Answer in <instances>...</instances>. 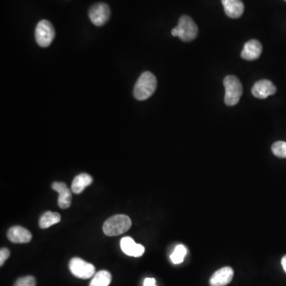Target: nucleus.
I'll return each instance as SVG.
<instances>
[{"mask_svg": "<svg viewBox=\"0 0 286 286\" xmlns=\"http://www.w3.org/2000/svg\"><path fill=\"white\" fill-rule=\"evenodd\" d=\"M157 88V79L150 72L140 76L134 87V96L138 100H146L154 94Z\"/></svg>", "mask_w": 286, "mask_h": 286, "instance_id": "obj_1", "label": "nucleus"}, {"mask_svg": "<svg viewBox=\"0 0 286 286\" xmlns=\"http://www.w3.org/2000/svg\"><path fill=\"white\" fill-rule=\"evenodd\" d=\"M132 223L126 214H115L103 223V230L108 236H118L124 234L131 228Z\"/></svg>", "mask_w": 286, "mask_h": 286, "instance_id": "obj_2", "label": "nucleus"}, {"mask_svg": "<svg viewBox=\"0 0 286 286\" xmlns=\"http://www.w3.org/2000/svg\"><path fill=\"white\" fill-rule=\"evenodd\" d=\"M223 85L225 87L224 102L226 105L231 106L237 104L243 91L240 80L236 76H227L223 80Z\"/></svg>", "mask_w": 286, "mask_h": 286, "instance_id": "obj_3", "label": "nucleus"}, {"mask_svg": "<svg viewBox=\"0 0 286 286\" xmlns=\"http://www.w3.org/2000/svg\"><path fill=\"white\" fill-rule=\"evenodd\" d=\"M176 28L178 30V37L183 42H191L198 37V26L189 16H182Z\"/></svg>", "mask_w": 286, "mask_h": 286, "instance_id": "obj_4", "label": "nucleus"}, {"mask_svg": "<svg viewBox=\"0 0 286 286\" xmlns=\"http://www.w3.org/2000/svg\"><path fill=\"white\" fill-rule=\"evenodd\" d=\"M55 30L50 22L42 20L35 30V39L41 47H48L55 39Z\"/></svg>", "mask_w": 286, "mask_h": 286, "instance_id": "obj_5", "label": "nucleus"}, {"mask_svg": "<svg viewBox=\"0 0 286 286\" xmlns=\"http://www.w3.org/2000/svg\"><path fill=\"white\" fill-rule=\"evenodd\" d=\"M68 267L72 274L80 279H89L93 278L96 272V269L93 264L88 263L80 258H72Z\"/></svg>", "mask_w": 286, "mask_h": 286, "instance_id": "obj_6", "label": "nucleus"}, {"mask_svg": "<svg viewBox=\"0 0 286 286\" xmlns=\"http://www.w3.org/2000/svg\"><path fill=\"white\" fill-rule=\"evenodd\" d=\"M89 19L95 26H101L109 21L111 10L106 4L100 3L93 5L88 11Z\"/></svg>", "mask_w": 286, "mask_h": 286, "instance_id": "obj_7", "label": "nucleus"}, {"mask_svg": "<svg viewBox=\"0 0 286 286\" xmlns=\"http://www.w3.org/2000/svg\"><path fill=\"white\" fill-rule=\"evenodd\" d=\"M277 87L271 82V80H258L254 84L252 93L255 97L258 99H265L268 96L275 94Z\"/></svg>", "mask_w": 286, "mask_h": 286, "instance_id": "obj_8", "label": "nucleus"}, {"mask_svg": "<svg viewBox=\"0 0 286 286\" xmlns=\"http://www.w3.org/2000/svg\"><path fill=\"white\" fill-rule=\"evenodd\" d=\"M52 189L59 194L58 198V205L62 209H66L71 205L72 192L67 185L63 182H53Z\"/></svg>", "mask_w": 286, "mask_h": 286, "instance_id": "obj_9", "label": "nucleus"}, {"mask_svg": "<svg viewBox=\"0 0 286 286\" xmlns=\"http://www.w3.org/2000/svg\"><path fill=\"white\" fill-rule=\"evenodd\" d=\"M121 249L125 255L128 256L141 257L145 252V247L141 244H137L135 240L131 237H124L121 239Z\"/></svg>", "mask_w": 286, "mask_h": 286, "instance_id": "obj_10", "label": "nucleus"}, {"mask_svg": "<svg viewBox=\"0 0 286 286\" xmlns=\"http://www.w3.org/2000/svg\"><path fill=\"white\" fill-rule=\"evenodd\" d=\"M262 46L260 42L255 39L249 40L244 45L241 57L246 61H254L258 59L262 55Z\"/></svg>", "mask_w": 286, "mask_h": 286, "instance_id": "obj_11", "label": "nucleus"}, {"mask_svg": "<svg viewBox=\"0 0 286 286\" xmlns=\"http://www.w3.org/2000/svg\"><path fill=\"white\" fill-rule=\"evenodd\" d=\"M234 276V271L230 267H223L214 273L210 278L211 286H226L231 281Z\"/></svg>", "mask_w": 286, "mask_h": 286, "instance_id": "obj_12", "label": "nucleus"}, {"mask_svg": "<svg viewBox=\"0 0 286 286\" xmlns=\"http://www.w3.org/2000/svg\"><path fill=\"white\" fill-rule=\"evenodd\" d=\"M7 238L14 243H27L31 240L32 234L24 227L14 226L9 229Z\"/></svg>", "mask_w": 286, "mask_h": 286, "instance_id": "obj_13", "label": "nucleus"}, {"mask_svg": "<svg viewBox=\"0 0 286 286\" xmlns=\"http://www.w3.org/2000/svg\"><path fill=\"white\" fill-rule=\"evenodd\" d=\"M224 11L229 17L238 19L244 12V4L241 0H221Z\"/></svg>", "mask_w": 286, "mask_h": 286, "instance_id": "obj_14", "label": "nucleus"}, {"mask_svg": "<svg viewBox=\"0 0 286 286\" xmlns=\"http://www.w3.org/2000/svg\"><path fill=\"white\" fill-rule=\"evenodd\" d=\"M93 178L87 173H81L74 178L71 185L72 192L75 194H80L85 188L91 185Z\"/></svg>", "mask_w": 286, "mask_h": 286, "instance_id": "obj_15", "label": "nucleus"}, {"mask_svg": "<svg viewBox=\"0 0 286 286\" xmlns=\"http://www.w3.org/2000/svg\"><path fill=\"white\" fill-rule=\"evenodd\" d=\"M61 220V214L59 213L46 211L39 220V227L42 229H46L59 223Z\"/></svg>", "mask_w": 286, "mask_h": 286, "instance_id": "obj_16", "label": "nucleus"}, {"mask_svg": "<svg viewBox=\"0 0 286 286\" xmlns=\"http://www.w3.org/2000/svg\"><path fill=\"white\" fill-rule=\"evenodd\" d=\"M112 279V274L109 271H100L93 276L89 286H109Z\"/></svg>", "mask_w": 286, "mask_h": 286, "instance_id": "obj_17", "label": "nucleus"}, {"mask_svg": "<svg viewBox=\"0 0 286 286\" xmlns=\"http://www.w3.org/2000/svg\"><path fill=\"white\" fill-rule=\"evenodd\" d=\"M187 254V249L183 245H178L174 249V252L170 255V259H171L173 263L180 264L184 261L185 255Z\"/></svg>", "mask_w": 286, "mask_h": 286, "instance_id": "obj_18", "label": "nucleus"}, {"mask_svg": "<svg viewBox=\"0 0 286 286\" xmlns=\"http://www.w3.org/2000/svg\"><path fill=\"white\" fill-rule=\"evenodd\" d=\"M272 151L274 155L281 158H286V142L285 141H276L273 144Z\"/></svg>", "mask_w": 286, "mask_h": 286, "instance_id": "obj_19", "label": "nucleus"}, {"mask_svg": "<svg viewBox=\"0 0 286 286\" xmlns=\"http://www.w3.org/2000/svg\"><path fill=\"white\" fill-rule=\"evenodd\" d=\"M14 286H36V280L33 276H26L19 278Z\"/></svg>", "mask_w": 286, "mask_h": 286, "instance_id": "obj_20", "label": "nucleus"}, {"mask_svg": "<svg viewBox=\"0 0 286 286\" xmlns=\"http://www.w3.org/2000/svg\"><path fill=\"white\" fill-rule=\"evenodd\" d=\"M11 252L7 248H2L0 251V265L3 266L5 263L6 260L10 257Z\"/></svg>", "mask_w": 286, "mask_h": 286, "instance_id": "obj_21", "label": "nucleus"}, {"mask_svg": "<svg viewBox=\"0 0 286 286\" xmlns=\"http://www.w3.org/2000/svg\"><path fill=\"white\" fill-rule=\"evenodd\" d=\"M143 286H156V281L154 278H146L143 282Z\"/></svg>", "mask_w": 286, "mask_h": 286, "instance_id": "obj_22", "label": "nucleus"}, {"mask_svg": "<svg viewBox=\"0 0 286 286\" xmlns=\"http://www.w3.org/2000/svg\"><path fill=\"white\" fill-rule=\"evenodd\" d=\"M281 265H282L283 269H284V272L286 273V255L283 257L282 259H281Z\"/></svg>", "mask_w": 286, "mask_h": 286, "instance_id": "obj_23", "label": "nucleus"}, {"mask_svg": "<svg viewBox=\"0 0 286 286\" xmlns=\"http://www.w3.org/2000/svg\"><path fill=\"white\" fill-rule=\"evenodd\" d=\"M172 35H173V37H178V30L176 27L173 28L171 31Z\"/></svg>", "mask_w": 286, "mask_h": 286, "instance_id": "obj_24", "label": "nucleus"}, {"mask_svg": "<svg viewBox=\"0 0 286 286\" xmlns=\"http://www.w3.org/2000/svg\"><path fill=\"white\" fill-rule=\"evenodd\" d=\"M284 1H286V0H284Z\"/></svg>", "mask_w": 286, "mask_h": 286, "instance_id": "obj_25", "label": "nucleus"}]
</instances>
